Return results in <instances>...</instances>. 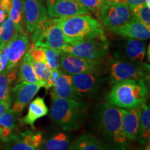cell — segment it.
<instances>
[{
    "instance_id": "30bf717a",
    "label": "cell",
    "mask_w": 150,
    "mask_h": 150,
    "mask_svg": "<svg viewBox=\"0 0 150 150\" xmlns=\"http://www.w3.org/2000/svg\"><path fill=\"white\" fill-rule=\"evenodd\" d=\"M107 79L102 75L94 74H79L72 75V81L75 90L79 96L87 98H97L103 93Z\"/></svg>"
},
{
    "instance_id": "4316f807",
    "label": "cell",
    "mask_w": 150,
    "mask_h": 150,
    "mask_svg": "<svg viewBox=\"0 0 150 150\" xmlns=\"http://www.w3.org/2000/svg\"><path fill=\"white\" fill-rule=\"evenodd\" d=\"M16 31L13 22L8 17L0 26V47L2 49L16 34Z\"/></svg>"
},
{
    "instance_id": "9c48e42d",
    "label": "cell",
    "mask_w": 150,
    "mask_h": 150,
    "mask_svg": "<svg viewBox=\"0 0 150 150\" xmlns=\"http://www.w3.org/2000/svg\"><path fill=\"white\" fill-rule=\"evenodd\" d=\"M99 16L104 25L109 29L120 27L133 18L129 6L117 1H104L99 8Z\"/></svg>"
},
{
    "instance_id": "8992f818",
    "label": "cell",
    "mask_w": 150,
    "mask_h": 150,
    "mask_svg": "<svg viewBox=\"0 0 150 150\" xmlns=\"http://www.w3.org/2000/svg\"><path fill=\"white\" fill-rule=\"evenodd\" d=\"M33 44L43 48L61 50L67 44L57 18L46 17L39 23L31 35Z\"/></svg>"
},
{
    "instance_id": "7402d4cb",
    "label": "cell",
    "mask_w": 150,
    "mask_h": 150,
    "mask_svg": "<svg viewBox=\"0 0 150 150\" xmlns=\"http://www.w3.org/2000/svg\"><path fill=\"white\" fill-rule=\"evenodd\" d=\"M67 150H106L97 138L93 135L83 134L69 146Z\"/></svg>"
},
{
    "instance_id": "ffe728a7",
    "label": "cell",
    "mask_w": 150,
    "mask_h": 150,
    "mask_svg": "<svg viewBox=\"0 0 150 150\" xmlns=\"http://www.w3.org/2000/svg\"><path fill=\"white\" fill-rule=\"evenodd\" d=\"M21 61L19 72V81L38 84L41 87L45 88V82L41 81L35 74L32 65V59L29 52H27Z\"/></svg>"
},
{
    "instance_id": "f35d334b",
    "label": "cell",
    "mask_w": 150,
    "mask_h": 150,
    "mask_svg": "<svg viewBox=\"0 0 150 150\" xmlns=\"http://www.w3.org/2000/svg\"><path fill=\"white\" fill-rule=\"evenodd\" d=\"M8 16V13H7L5 11L0 9V26L1 25V24H2L4 22V20L6 19Z\"/></svg>"
},
{
    "instance_id": "f546056e",
    "label": "cell",
    "mask_w": 150,
    "mask_h": 150,
    "mask_svg": "<svg viewBox=\"0 0 150 150\" xmlns=\"http://www.w3.org/2000/svg\"><path fill=\"white\" fill-rule=\"evenodd\" d=\"M5 150H37L27 145L20 135H13L5 141Z\"/></svg>"
},
{
    "instance_id": "83f0119b",
    "label": "cell",
    "mask_w": 150,
    "mask_h": 150,
    "mask_svg": "<svg viewBox=\"0 0 150 150\" xmlns=\"http://www.w3.org/2000/svg\"><path fill=\"white\" fill-rule=\"evenodd\" d=\"M20 136L27 145L38 150L42 145L43 140V134L41 131H27L20 134Z\"/></svg>"
},
{
    "instance_id": "ba28073f",
    "label": "cell",
    "mask_w": 150,
    "mask_h": 150,
    "mask_svg": "<svg viewBox=\"0 0 150 150\" xmlns=\"http://www.w3.org/2000/svg\"><path fill=\"white\" fill-rule=\"evenodd\" d=\"M103 62L90 61L61 52L60 69L66 74H94L102 75Z\"/></svg>"
},
{
    "instance_id": "484cf974",
    "label": "cell",
    "mask_w": 150,
    "mask_h": 150,
    "mask_svg": "<svg viewBox=\"0 0 150 150\" xmlns=\"http://www.w3.org/2000/svg\"><path fill=\"white\" fill-rule=\"evenodd\" d=\"M12 7L9 11L8 16L13 22L16 33L24 32L23 30V8L22 0H11Z\"/></svg>"
},
{
    "instance_id": "8fae6325",
    "label": "cell",
    "mask_w": 150,
    "mask_h": 150,
    "mask_svg": "<svg viewBox=\"0 0 150 150\" xmlns=\"http://www.w3.org/2000/svg\"><path fill=\"white\" fill-rule=\"evenodd\" d=\"M47 12L52 18H62L89 14V11L79 0H46Z\"/></svg>"
},
{
    "instance_id": "3957f363",
    "label": "cell",
    "mask_w": 150,
    "mask_h": 150,
    "mask_svg": "<svg viewBox=\"0 0 150 150\" xmlns=\"http://www.w3.org/2000/svg\"><path fill=\"white\" fill-rule=\"evenodd\" d=\"M88 109L89 104L82 100L54 97L50 116L63 130L75 131L83 125Z\"/></svg>"
},
{
    "instance_id": "836d02e7",
    "label": "cell",
    "mask_w": 150,
    "mask_h": 150,
    "mask_svg": "<svg viewBox=\"0 0 150 150\" xmlns=\"http://www.w3.org/2000/svg\"><path fill=\"white\" fill-rule=\"evenodd\" d=\"M88 10L96 11L104 4V0H79Z\"/></svg>"
},
{
    "instance_id": "9a60e30c",
    "label": "cell",
    "mask_w": 150,
    "mask_h": 150,
    "mask_svg": "<svg viewBox=\"0 0 150 150\" xmlns=\"http://www.w3.org/2000/svg\"><path fill=\"white\" fill-rule=\"evenodd\" d=\"M112 32L129 38L146 40L149 38L150 28L133 16L128 22L120 27L110 29Z\"/></svg>"
},
{
    "instance_id": "f6af8a7d",
    "label": "cell",
    "mask_w": 150,
    "mask_h": 150,
    "mask_svg": "<svg viewBox=\"0 0 150 150\" xmlns=\"http://www.w3.org/2000/svg\"><path fill=\"white\" fill-rule=\"evenodd\" d=\"M40 1H44V0H40Z\"/></svg>"
},
{
    "instance_id": "d6a6232c",
    "label": "cell",
    "mask_w": 150,
    "mask_h": 150,
    "mask_svg": "<svg viewBox=\"0 0 150 150\" xmlns=\"http://www.w3.org/2000/svg\"><path fill=\"white\" fill-rule=\"evenodd\" d=\"M27 52H29V54H30V56H31V59H32L33 61L47 64V63L45 52L43 47H37L32 44L29 48H28Z\"/></svg>"
},
{
    "instance_id": "44dd1931",
    "label": "cell",
    "mask_w": 150,
    "mask_h": 150,
    "mask_svg": "<svg viewBox=\"0 0 150 150\" xmlns=\"http://www.w3.org/2000/svg\"><path fill=\"white\" fill-rule=\"evenodd\" d=\"M70 142V134L66 132H58L43 140L41 147L44 150H67Z\"/></svg>"
},
{
    "instance_id": "5b68a950",
    "label": "cell",
    "mask_w": 150,
    "mask_h": 150,
    "mask_svg": "<svg viewBox=\"0 0 150 150\" xmlns=\"http://www.w3.org/2000/svg\"><path fill=\"white\" fill-rule=\"evenodd\" d=\"M108 83L111 85L127 80L143 78L149 83V65L145 63H134L121 59H110L108 62Z\"/></svg>"
},
{
    "instance_id": "5bb4252c",
    "label": "cell",
    "mask_w": 150,
    "mask_h": 150,
    "mask_svg": "<svg viewBox=\"0 0 150 150\" xmlns=\"http://www.w3.org/2000/svg\"><path fill=\"white\" fill-rule=\"evenodd\" d=\"M29 48V37L22 33H16L8 42V61L6 70L16 69Z\"/></svg>"
},
{
    "instance_id": "2e32d148",
    "label": "cell",
    "mask_w": 150,
    "mask_h": 150,
    "mask_svg": "<svg viewBox=\"0 0 150 150\" xmlns=\"http://www.w3.org/2000/svg\"><path fill=\"white\" fill-rule=\"evenodd\" d=\"M142 106L137 108L123 109L122 120V129L124 134L129 141L138 140Z\"/></svg>"
},
{
    "instance_id": "277c9868",
    "label": "cell",
    "mask_w": 150,
    "mask_h": 150,
    "mask_svg": "<svg viewBox=\"0 0 150 150\" xmlns=\"http://www.w3.org/2000/svg\"><path fill=\"white\" fill-rule=\"evenodd\" d=\"M149 88L143 78L127 80L112 85L106 96L108 104L123 109L137 108L145 104Z\"/></svg>"
},
{
    "instance_id": "4dcf8cb0",
    "label": "cell",
    "mask_w": 150,
    "mask_h": 150,
    "mask_svg": "<svg viewBox=\"0 0 150 150\" xmlns=\"http://www.w3.org/2000/svg\"><path fill=\"white\" fill-rule=\"evenodd\" d=\"M45 52L47 63L52 70H59L61 52L52 48H43Z\"/></svg>"
},
{
    "instance_id": "1f68e13d",
    "label": "cell",
    "mask_w": 150,
    "mask_h": 150,
    "mask_svg": "<svg viewBox=\"0 0 150 150\" xmlns=\"http://www.w3.org/2000/svg\"><path fill=\"white\" fill-rule=\"evenodd\" d=\"M32 65L35 74L41 81H47L51 74L52 69L47 64L43 63L33 61L32 60Z\"/></svg>"
},
{
    "instance_id": "7a4b0ae2",
    "label": "cell",
    "mask_w": 150,
    "mask_h": 150,
    "mask_svg": "<svg viewBox=\"0 0 150 150\" xmlns=\"http://www.w3.org/2000/svg\"><path fill=\"white\" fill-rule=\"evenodd\" d=\"M65 40L68 44L101 39L107 40L102 24L88 14L57 18Z\"/></svg>"
},
{
    "instance_id": "e575fe53",
    "label": "cell",
    "mask_w": 150,
    "mask_h": 150,
    "mask_svg": "<svg viewBox=\"0 0 150 150\" xmlns=\"http://www.w3.org/2000/svg\"><path fill=\"white\" fill-rule=\"evenodd\" d=\"M8 61V43L4 47L0 52V73L6 69Z\"/></svg>"
},
{
    "instance_id": "b9f144b4",
    "label": "cell",
    "mask_w": 150,
    "mask_h": 150,
    "mask_svg": "<svg viewBox=\"0 0 150 150\" xmlns=\"http://www.w3.org/2000/svg\"><path fill=\"white\" fill-rule=\"evenodd\" d=\"M125 150H134V149H128V148H127V149H125Z\"/></svg>"
},
{
    "instance_id": "d6986e66",
    "label": "cell",
    "mask_w": 150,
    "mask_h": 150,
    "mask_svg": "<svg viewBox=\"0 0 150 150\" xmlns=\"http://www.w3.org/2000/svg\"><path fill=\"white\" fill-rule=\"evenodd\" d=\"M124 53L129 61L143 63L146 56L145 42L138 39L127 38L124 47Z\"/></svg>"
},
{
    "instance_id": "60d3db41",
    "label": "cell",
    "mask_w": 150,
    "mask_h": 150,
    "mask_svg": "<svg viewBox=\"0 0 150 150\" xmlns=\"http://www.w3.org/2000/svg\"><path fill=\"white\" fill-rule=\"evenodd\" d=\"M145 3L147 6H150V0H145Z\"/></svg>"
},
{
    "instance_id": "7bdbcfd3",
    "label": "cell",
    "mask_w": 150,
    "mask_h": 150,
    "mask_svg": "<svg viewBox=\"0 0 150 150\" xmlns=\"http://www.w3.org/2000/svg\"><path fill=\"white\" fill-rule=\"evenodd\" d=\"M1 50H2V49H1V47H0V52H1Z\"/></svg>"
},
{
    "instance_id": "d590c367",
    "label": "cell",
    "mask_w": 150,
    "mask_h": 150,
    "mask_svg": "<svg viewBox=\"0 0 150 150\" xmlns=\"http://www.w3.org/2000/svg\"><path fill=\"white\" fill-rule=\"evenodd\" d=\"M61 70L59 69V70H52L51 72V74H50V78L46 82V86H45V88L47 90L50 89L51 88L53 87L55 84V82L57 78L59 77V76L61 74Z\"/></svg>"
},
{
    "instance_id": "6da1fadb",
    "label": "cell",
    "mask_w": 150,
    "mask_h": 150,
    "mask_svg": "<svg viewBox=\"0 0 150 150\" xmlns=\"http://www.w3.org/2000/svg\"><path fill=\"white\" fill-rule=\"evenodd\" d=\"M123 108L107 102L97 105L94 112V120L102 144L106 150H125L129 140L122 129Z\"/></svg>"
},
{
    "instance_id": "52a82bcc",
    "label": "cell",
    "mask_w": 150,
    "mask_h": 150,
    "mask_svg": "<svg viewBox=\"0 0 150 150\" xmlns=\"http://www.w3.org/2000/svg\"><path fill=\"white\" fill-rule=\"evenodd\" d=\"M60 52L90 61L104 62L108 53V40L92 39L74 44L67 43Z\"/></svg>"
},
{
    "instance_id": "4fadbf2b",
    "label": "cell",
    "mask_w": 150,
    "mask_h": 150,
    "mask_svg": "<svg viewBox=\"0 0 150 150\" xmlns=\"http://www.w3.org/2000/svg\"><path fill=\"white\" fill-rule=\"evenodd\" d=\"M41 86L38 84L22 81L13 88V106L11 108L15 113H20L38 93Z\"/></svg>"
},
{
    "instance_id": "ab89813d",
    "label": "cell",
    "mask_w": 150,
    "mask_h": 150,
    "mask_svg": "<svg viewBox=\"0 0 150 150\" xmlns=\"http://www.w3.org/2000/svg\"><path fill=\"white\" fill-rule=\"evenodd\" d=\"M139 150H150V142H148L145 145H142V147Z\"/></svg>"
},
{
    "instance_id": "ac0fdd59",
    "label": "cell",
    "mask_w": 150,
    "mask_h": 150,
    "mask_svg": "<svg viewBox=\"0 0 150 150\" xmlns=\"http://www.w3.org/2000/svg\"><path fill=\"white\" fill-rule=\"evenodd\" d=\"M49 109L42 97H36L29 105L27 115L21 120V123L34 127L35 121L47 115Z\"/></svg>"
},
{
    "instance_id": "e0dca14e",
    "label": "cell",
    "mask_w": 150,
    "mask_h": 150,
    "mask_svg": "<svg viewBox=\"0 0 150 150\" xmlns=\"http://www.w3.org/2000/svg\"><path fill=\"white\" fill-rule=\"evenodd\" d=\"M51 91L52 98L58 97L62 99H72L81 100V97L77 93L73 86L72 75L61 72L56 79Z\"/></svg>"
},
{
    "instance_id": "cb8c5ba5",
    "label": "cell",
    "mask_w": 150,
    "mask_h": 150,
    "mask_svg": "<svg viewBox=\"0 0 150 150\" xmlns=\"http://www.w3.org/2000/svg\"><path fill=\"white\" fill-rule=\"evenodd\" d=\"M17 69L0 73V102L11 99V85L16 80Z\"/></svg>"
},
{
    "instance_id": "7c38bea8",
    "label": "cell",
    "mask_w": 150,
    "mask_h": 150,
    "mask_svg": "<svg viewBox=\"0 0 150 150\" xmlns=\"http://www.w3.org/2000/svg\"><path fill=\"white\" fill-rule=\"evenodd\" d=\"M26 27L33 33L39 23L47 17V12L40 0H22Z\"/></svg>"
},
{
    "instance_id": "d4e9b609",
    "label": "cell",
    "mask_w": 150,
    "mask_h": 150,
    "mask_svg": "<svg viewBox=\"0 0 150 150\" xmlns=\"http://www.w3.org/2000/svg\"><path fill=\"white\" fill-rule=\"evenodd\" d=\"M15 112L9 108L0 117V139L5 142L12 136L13 131L16 126Z\"/></svg>"
},
{
    "instance_id": "8d00e7d4",
    "label": "cell",
    "mask_w": 150,
    "mask_h": 150,
    "mask_svg": "<svg viewBox=\"0 0 150 150\" xmlns=\"http://www.w3.org/2000/svg\"><path fill=\"white\" fill-rule=\"evenodd\" d=\"M11 106V99L6 101L0 102V117L10 108Z\"/></svg>"
},
{
    "instance_id": "74e56055",
    "label": "cell",
    "mask_w": 150,
    "mask_h": 150,
    "mask_svg": "<svg viewBox=\"0 0 150 150\" xmlns=\"http://www.w3.org/2000/svg\"><path fill=\"white\" fill-rule=\"evenodd\" d=\"M143 3H145V0H125V4L129 6L130 9Z\"/></svg>"
},
{
    "instance_id": "603a6c76",
    "label": "cell",
    "mask_w": 150,
    "mask_h": 150,
    "mask_svg": "<svg viewBox=\"0 0 150 150\" xmlns=\"http://www.w3.org/2000/svg\"><path fill=\"white\" fill-rule=\"evenodd\" d=\"M138 140L141 145L150 142V108L146 103L141 108Z\"/></svg>"
},
{
    "instance_id": "f1b7e54d",
    "label": "cell",
    "mask_w": 150,
    "mask_h": 150,
    "mask_svg": "<svg viewBox=\"0 0 150 150\" xmlns=\"http://www.w3.org/2000/svg\"><path fill=\"white\" fill-rule=\"evenodd\" d=\"M130 10L133 16L150 28V6L143 3L136 6Z\"/></svg>"
},
{
    "instance_id": "ee69618b",
    "label": "cell",
    "mask_w": 150,
    "mask_h": 150,
    "mask_svg": "<svg viewBox=\"0 0 150 150\" xmlns=\"http://www.w3.org/2000/svg\"><path fill=\"white\" fill-rule=\"evenodd\" d=\"M0 132H1V127H0Z\"/></svg>"
}]
</instances>
